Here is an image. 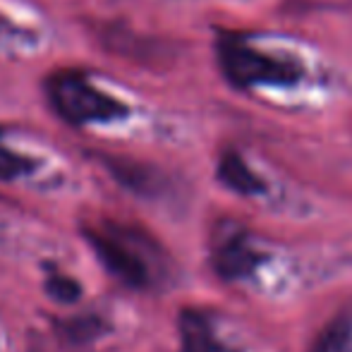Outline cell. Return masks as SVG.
Segmentation results:
<instances>
[{
  "instance_id": "obj_8",
  "label": "cell",
  "mask_w": 352,
  "mask_h": 352,
  "mask_svg": "<svg viewBox=\"0 0 352 352\" xmlns=\"http://www.w3.org/2000/svg\"><path fill=\"white\" fill-rule=\"evenodd\" d=\"M348 348H350V326H345L340 321V324H333L331 329L324 331V336L316 340L314 352H348Z\"/></svg>"
},
{
  "instance_id": "obj_9",
  "label": "cell",
  "mask_w": 352,
  "mask_h": 352,
  "mask_svg": "<svg viewBox=\"0 0 352 352\" xmlns=\"http://www.w3.org/2000/svg\"><path fill=\"white\" fill-rule=\"evenodd\" d=\"M46 290L58 302H74L79 297V285L67 276H51L46 283Z\"/></svg>"
},
{
  "instance_id": "obj_3",
  "label": "cell",
  "mask_w": 352,
  "mask_h": 352,
  "mask_svg": "<svg viewBox=\"0 0 352 352\" xmlns=\"http://www.w3.org/2000/svg\"><path fill=\"white\" fill-rule=\"evenodd\" d=\"M56 111L74 125L108 122L127 116V108L118 98L91 87L82 74H58L48 87Z\"/></svg>"
},
{
  "instance_id": "obj_4",
  "label": "cell",
  "mask_w": 352,
  "mask_h": 352,
  "mask_svg": "<svg viewBox=\"0 0 352 352\" xmlns=\"http://www.w3.org/2000/svg\"><path fill=\"white\" fill-rule=\"evenodd\" d=\"M213 269L221 278H245L259 266V252L252 247L250 235L235 223H223L213 237Z\"/></svg>"
},
{
  "instance_id": "obj_1",
  "label": "cell",
  "mask_w": 352,
  "mask_h": 352,
  "mask_svg": "<svg viewBox=\"0 0 352 352\" xmlns=\"http://www.w3.org/2000/svg\"><path fill=\"white\" fill-rule=\"evenodd\" d=\"M87 237L106 269L132 287H148L163 276V256L148 237L132 228L98 221Z\"/></svg>"
},
{
  "instance_id": "obj_7",
  "label": "cell",
  "mask_w": 352,
  "mask_h": 352,
  "mask_svg": "<svg viewBox=\"0 0 352 352\" xmlns=\"http://www.w3.org/2000/svg\"><path fill=\"white\" fill-rule=\"evenodd\" d=\"M36 163L27 156H19V153L10 151L3 142H0V180H12L17 175H24V173L34 170Z\"/></svg>"
},
{
  "instance_id": "obj_2",
  "label": "cell",
  "mask_w": 352,
  "mask_h": 352,
  "mask_svg": "<svg viewBox=\"0 0 352 352\" xmlns=\"http://www.w3.org/2000/svg\"><path fill=\"white\" fill-rule=\"evenodd\" d=\"M216 51L223 74L237 89L292 87L305 74L295 58L261 51V48L252 46L247 36L235 32L218 34Z\"/></svg>"
},
{
  "instance_id": "obj_5",
  "label": "cell",
  "mask_w": 352,
  "mask_h": 352,
  "mask_svg": "<svg viewBox=\"0 0 352 352\" xmlns=\"http://www.w3.org/2000/svg\"><path fill=\"white\" fill-rule=\"evenodd\" d=\"M180 338L185 352H235L216 336V329H213L209 316L195 309L182 311Z\"/></svg>"
},
{
  "instance_id": "obj_6",
  "label": "cell",
  "mask_w": 352,
  "mask_h": 352,
  "mask_svg": "<svg viewBox=\"0 0 352 352\" xmlns=\"http://www.w3.org/2000/svg\"><path fill=\"white\" fill-rule=\"evenodd\" d=\"M218 177L230 190L240 192V195H259V192H264V180L235 151L223 153L221 163H218Z\"/></svg>"
}]
</instances>
